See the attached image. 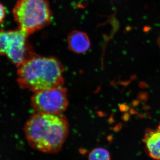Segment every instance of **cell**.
I'll list each match as a JSON object with an SVG mask.
<instances>
[{
	"label": "cell",
	"mask_w": 160,
	"mask_h": 160,
	"mask_svg": "<svg viewBox=\"0 0 160 160\" xmlns=\"http://www.w3.org/2000/svg\"><path fill=\"white\" fill-rule=\"evenodd\" d=\"M142 141L146 153L152 158L160 160V125L156 130L146 129Z\"/></svg>",
	"instance_id": "obj_6"
},
{
	"label": "cell",
	"mask_w": 160,
	"mask_h": 160,
	"mask_svg": "<svg viewBox=\"0 0 160 160\" xmlns=\"http://www.w3.org/2000/svg\"><path fill=\"white\" fill-rule=\"evenodd\" d=\"M26 139L35 150L55 153L62 149L69 132V124L62 114L36 112L24 128Z\"/></svg>",
	"instance_id": "obj_1"
},
{
	"label": "cell",
	"mask_w": 160,
	"mask_h": 160,
	"mask_svg": "<svg viewBox=\"0 0 160 160\" xmlns=\"http://www.w3.org/2000/svg\"><path fill=\"white\" fill-rule=\"evenodd\" d=\"M28 36L20 29L1 31L0 52L19 67L34 55L27 41Z\"/></svg>",
	"instance_id": "obj_4"
},
{
	"label": "cell",
	"mask_w": 160,
	"mask_h": 160,
	"mask_svg": "<svg viewBox=\"0 0 160 160\" xmlns=\"http://www.w3.org/2000/svg\"><path fill=\"white\" fill-rule=\"evenodd\" d=\"M64 71L57 59L34 55L18 67V84L33 92L63 86Z\"/></svg>",
	"instance_id": "obj_2"
},
{
	"label": "cell",
	"mask_w": 160,
	"mask_h": 160,
	"mask_svg": "<svg viewBox=\"0 0 160 160\" xmlns=\"http://www.w3.org/2000/svg\"><path fill=\"white\" fill-rule=\"evenodd\" d=\"M36 112L62 114L68 105L67 91L63 86L34 92L31 99Z\"/></svg>",
	"instance_id": "obj_5"
},
{
	"label": "cell",
	"mask_w": 160,
	"mask_h": 160,
	"mask_svg": "<svg viewBox=\"0 0 160 160\" xmlns=\"http://www.w3.org/2000/svg\"><path fill=\"white\" fill-rule=\"evenodd\" d=\"M5 15H6V10L5 7L1 4V15H0V21L1 23L2 22L4 19L5 18Z\"/></svg>",
	"instance_id": "obj_9"
},
{
	"label": "cell",
	"mask_w": 160,
	"mask_h": 160,
	"mask_svg": "<svg viewBox=\"0 0 160 160\" xmlns=\"http://www.w3.org/2000/svg\"><path fill=\"white\" fill-rule=\"evenodd\" d=\"M89 160H110V154L104 148H95L89 153Z\"/></svg>",
	"instance_id": "obj_8"
},
{
	"label": "cell",
	"mask_w": 160,
	"mask_h": 160,
	"mask_svg": "<svg viewBox=\"0 0 160 160\" xmlns=\"http://www.w3.org/2000/svg\"><path fill=\"white\" fill-rule=\"evenodd\" d=\"M67 41L69 49L75 53H84L90 48L89 37L83 32L73 30L68 35Z\"/></svg>",
	"instance_id": "obj_7"
},
{
	"label": "cell",
	"mask_w": 160,
	"mask_h": 160,
	"mask_svg": "<svg viewBox=\"0 0 160 160\" xmlns=\"http://www.w3.org/2000/svg\"><path fill=\"white\" fill-rule=\"evenodd\" d=\"M12 15L18 29L28 36L49 25L52 16L47 0H18Z\"/></svg>",
	"instance_id": "obj_3"
}]
</instances>
